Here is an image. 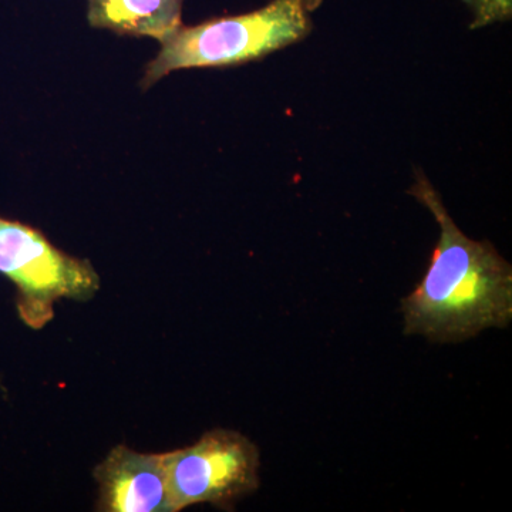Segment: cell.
Returning <instances> with one entry per match:
<instances>
[{"mask_svg":"<svg viewBox=\"0 0 512 512\" xmlns=\"http://www.w3.org/2000/svg\"><path fill=\"white\" fill-rule=\"evenodd\" d=\"M0 274L19 291L26 325L42 328L59 299L87 301L100 281L92 265L63 254L36 229L0 218Z\"/></svg>","mask_w":512,"mask_h":512,"instance_id":"3","label":"cell"},{"mask_svg":"<svg viewBox=\"0 0 512 512\" xmlns=\"http://www.w3.org/2000/svg\"><path fill=\"white\" fill-rule=\"evenodd\" d=\"M184 0H89L94 28L121 35L147 36L164 42L183 26Z\"/></svg>","mask_w":512,"mask_h":512,"instance_id":"6","label":"cell"},{"mask_svg":"<svg viewBox=\"0 0 512 512\" xmlns=\"http://www.w3.org/2000/svg\"><path fill=\"white\" fill-rule=\"evenodd\" d=\"M323 0H272L245 15L211 19L181 26L164 42L148 64L143 84L148 87L175 70L222 67L254 62L295 45L312 32V15Z\"/></svg>","mask_w":512,"mask_h":512,"instance_id":"2","label":"cell"},{"mask_svg":"<svg viewBox=\"0 0 512 512\" xmlns=\"http://www.w3.org/2000/svg\"><path fill=\"white\" fill-rule=\"evenodd\" d=\"M94 477L100 487V511L173 512L163 454L116 447L96 468Z\"/></svg>","mask_w":512,"mask_h":512,"instance_id":"5","label":"cell"},{"mask_svg":"<svg viewBox=\"0 0 512 512\" xmlns=\"http://www.w3.org/2000/svg\"><path fill=\"white\" fill-rule=\"evenodd\" d=\"M436 218L440 238L426 274L402 301L404 335L437 343L476 338L512 319V268L490 241L468 238L423 173L409 190Z\"/></svg>","mask_w":512,"mask_h":512,"instance_id":"1","label":"cell"},{"mask_svg":"<svg viewBox=\"0 0 512 512\" xmlns=\"http://www.w3.org/2000/svg\"><path fill=\"white\" fill-rule=\"evenodd\" d=\"M473 10L474 20L471 29L487 28L497 22L510 20L512 0H463Z\"/></svg>","mask_w":512,"mask_h":512,"instance_id":"7","label":"cell"},{"mask_svg":"<svg viewBox=\"0 0 512 512\" xmlns=\"http://www.w3.org/2000/svg\"><path fill=\"white\" fill-rule=\"evenodd\" d=\"M173 512L195 504L231 507L259 487V450L234 430L207 431L197 443L163 454Z\"/></svg>","mask_w":512,"mask_h":512,"instance_id":"4","label":"cell"}]
</instances>
